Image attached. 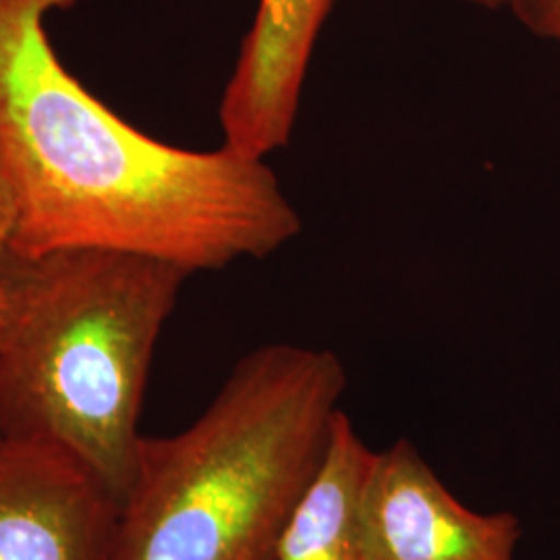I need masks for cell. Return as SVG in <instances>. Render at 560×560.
<instances>
[{"instance_id":"obj_1","label":"cell","mask_w":560,"mask_h":560,"mask_svg":"<svg viewBox=\"0 0 560 560\" xmlns=\"http://www.w3.org/2000/svg\"><path fill=\"white\" fill-rule=\"evenodd\" d=\"M78 0H0V171L11 252L110 249L189 277L264 260L303 229L277 173L222 143L187 150L120 119L60 62L46 23Z\"/></svg>"},{"instance_id":"obj_2","label":"cell","mask_w":560,"mask_h":560,"mask_svg":"<svg viewBox=\"0 0 560 560\" xmlns=\"http://www.w3.org/2000/svg\"><path fill=\"white\" fill-rule=\"evenodd\" d=\"M345 388L330 349L270 342L241 358L191 425L141 436L110 560H277Z\"/></svg>"},{"instance_id":"obj_3","label":"cell","mask_w":560,"mask_h":560,"mask_svg":"<svg viewBox=\"0 0 560 560\" xmlns=\"http://www.w3.org/2000/svg\"><path fill=\"white\" fill-rule=\"evenodd\" d=\"M189 275L110 249L9 252L2 268L0 432L57 444L122 499L162 328Z\"/></svg>"},{"instance_id":"obj_4","label":"cell","mask_w":560,"mask_h":560,"mask_svg":"<svg viewBox=\"0 0 560 560\" xmlns=\"http://www.w3.org/2000/svg\"><path fill=\"white\" fill-rule=\"evenodd\" d=\"M523 525L455 499L405 439L376 451L361 488L363 560H517Z\"/></svg>"},{"instance_id":"obj_5","label":"cell","mask_w":560,"mask_h":560,"mask_svg":"<svg viewBox=\"0 0 560 560\" xmlns=\"http://www.w3.org/2000/svg\"><path fill=\"white\" fill-rule=\"evenodd\" d=\"M120 504L78 457L0 439V560H110Z\"/></svg>"},{"instance_id":"obj_6","label":"cell","mask_w":560,"mask_h":560,"mask_svg":"<svg viewBox=\"0 0 560 560\" xmlns=\"http://www.w3.org/2000/svg\"><path fill=\"white\" fill-rule=\"evenodd\" d=\"M337 2H258L219 104L224 145L264 161L289 145L310 65Z\"/></svg>"},{"instance_id":"obj_7","label":"cell","mask_w":560,"mask_h":560,"mask_svg":"<svg viewBox=\"0 0 560 560\" xmlns=\"http://www.w3.org/2000/svg\"><path fill=\"white\" fill-rule=\"evenodd\" d=\"M374 453L340 411L320 469L280 538L277 560H363L361 488Z\"/></svg>"},{"instance_id":"obj_8","label":"cell","mask_w":560,"mask_h":560,"mask_svg":"<svg viewBox=\"0 0 560 560\" xmlns=\"http://www.w3.org/2000/svg\"><path fill=\"white\" fill-rule=\"evenodd\" d=\"M506 9L532 36L560 48V0H509Z\"/></svg>"},{"instance_id":"obj_9","label":"cell","mask_w":560,"mask_h":560,"mask_svg":"<svg viewBox=\"0 0 560 560\" xmlns=\"http://www.w3.org/2000/svg\"><path fill=\"white\" fill-rule=\"evenodd\" d=\"M15 200L11 194V187L0 171V318H2V305H4V291H2V268L4 260L11 252V240L15 229Z\"/></svg>"},{"instance_id":"obj_10","label":"cell","mask_w":560,"mask_h":560,"mask_svg":"<svg viewBox=\"0 0 560 560\" xmlns=\"http://www.w3.org/2000/svg\"><path fill=\"white\" fill-rule=\"evenodd\" d=\"M463 2L474 4L483 11H499V9H506V4H509V0H463Z\"/></svg>"},{"instance_id":"obj_11","label":"cell","mask_w":560,"mask_h":560,"mask_svg":"<svg viewBox=\"0 0 560 560\" xmlns=\"http://www.w3.org/2000/svg\"><path fill=\"white\" fill-rule=\"evenodd\" d=\"M0 439H2V432H0Z\"/></svg>"}]
</instances>
